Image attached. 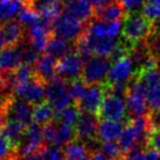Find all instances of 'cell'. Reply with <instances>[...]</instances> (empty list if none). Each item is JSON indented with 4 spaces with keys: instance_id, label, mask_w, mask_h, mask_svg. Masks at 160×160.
<instances>
[{
    "instance_id": "obj_1",
    "label": "cell",
    "mask_w": 160,
    "mask_h": 160,
    "mask_svg": "<svg viewBox=\"0 0 160 160\" xmlns=\"http://www.w3.org/2000/svg\"><path fill=\"white\" fill-rule=\"evenodd\" d=\"M152 128L148 117L134 118L124 127L120 137V146L124 156L136 150H141V147L148 146V138Z\"/></svg>"
},
{
    "instance_id": "obj_2",
    "label": "cell",
    "mask_w": 160,
    "mask_h": 160,
    "mask_svg": "<svg viewBox=\"0 0 160 160\" xmlns=\"http://www.w3.org/2000/svg\"><path fill=\"white\" fill-rule=\"evenodd\" d=\"M154 32V24L143 14L135 11L126 14L122 26L121 38L130 46L145 42Z\"/></svg>"
},
{
    "instance_id": "obj_3",
    "label": "cell",
    "mask_w": 160,
    "mask_h": 160,
    "mask_svg": "<svg viewBox=\"0 0 160 160\" xmlns=\"http://www.w3.org/2000/svg\"><path fill=\"white\" fill-rule=\"evenodd\" d=\"M125 101L127 111L132 119L147 117V111L149 109L147 101V86L136 76L128 84Z\"/></svg>"
},
{
    "instance_id": "obj_4",
    "label": "cell",
    "mask_w": 160,
    "mask_h": 160,
    "mask_svg": "<svg viewBox=\"0 0 160 160\" xmlns=\"http://www.w3.org/2000/svg\"><path fill=\"white\" fill-rule=\"evenodd\" d=\"M45 98L56 112L66 109L70 106V101L73 100L69 94V83L56 76L46 84Z\"/></svg>"
},
{
    "instance_id": "obj_5",
    "label": "cell",
    "mask_w": 160,
    "mask_h": 160,
    "mask_svg": "<svg viewBox=\"0 0 160 160\" xmlns=\"http://www.w3.org/2000/svg\"><path fill=\"white\" fill-rule=\"evenodd\" d=\"M136 76V70L134 63L128 55L119 58L111 62L109 74L107 78V84L109 85H128Z\"/></svg>"
},
{
    "instance_id": "obj_6",
    "label": "cell",
    "mask_w": 160,
    "mask_h": 160,
    "mask_svg": "<svg viewBox=\"0 0 160 160\" xmlns=\"http://www.w3.org/2000/svg\"><path fill=\"white\" fill-rule=\"evenodd\" d=\"M111 61L108 58L92 57L88 59L85 63L82 71V81L86 84L98 85L104 84L107 82Z\"/></svg>"
},
{
    "instance_id": "obj_7",
    "label": "cell",
    "mask_w": 160,
    "mask_h": 160,
    "mask_svg": "<svg viewBox=\"0 0 160 160\" xmlns=\"http://www.w3.org/2000/svg\"><path fill=\"white\" fill-rule=\"evenodd\" d=\"M86 26V24L62 13L53 22V35L68 42H76L85 32Z\"/></svg>"
},
{
    "instance_id": "obj_8",
    "label": "cell",
    "mask_w": 160,
    "mask_h": 160,
    "mask_svg": "<svg viewBox=\"0 0 160 160\" xmlns=\"http://www.w3.org/2000/svg\"><path fill=\"white\" fill-rule=\"evenodd\" d=\"M25 38L36 52L45 51L49 39L53 37V23L42 19L28 28Z\"/></svg>"
},
{
    "instance_id": "obj_9",
    "label": "cell",
    "mask_w": 160,
    "mask_h": 160,
    "mask_svg": "<svg viewBox=\"0 0 160 160\" xmlns=\"http://www.w3.org/2000/svg\"><path fill=\"white\" fill-rule=\"evenodd\" d=\"M126 112H127V107H126L125 97L115 95L107 91L103 102L99 110L98 117L104 120L121 122L126 117Z\"/></svg>"
},
{
    "instance_id": "obj_10",
    "label": "cell",
    "mask_w": 160,
    "mask_h": 160,
    "mask_svg": "<svg viewBox=\"0 0 160 160\" xmlns=\"http://www.w3.org/2000/svg\"><path fill=\"white\" fill-rule=\"evenodd\" d=\"M45 89H46V83L34 75L26 83L15 87L12 93H14L13 95H15L21 100L30 105L36 106L43 102V99L45 98Z\"/></svg>"
},
{
    "instance_id": "obj_11",
    "label": "cell",
    "mask_w": 160,
    "mask_h": 160,
    "mask_svg": "<svg viewBox=\"0 0 160 160\" xmlns=\"http://www.w3.org/2000/svg\"><path fill=\"white\" fill-rule=\"evenodd\" d=\"M105 93H107L105 83L98 85H88L87 92L82 99L77 103V107L81 112H88L98 116Z\"/></svg>"
},
{
    "instance_id": "obj_12",
    "label": "cell",
    "mask_w": 160,
    "mask_h": 160,
    "mask_svg": "<svg viewBox=\"0 0 160 160\" xmlns=\"http://www.w3.org/2000/svg\"><path fill=\"white\" fill-rule=\"evenodd\" d=\"M85 60L76 51L66 56L63 59L58 60L57 63V75L58 78L65 81H75L82 74Z\"/></svg>"
},
{
    "instance_id": "obj_13",
    "label": "cell",
    "mask_w": 160,
    "mask_h": 160,
    "mask_svg": "<svg viewBox=\"0 0 160 160\" xmlns=\"http://www.w3.org/2000/svg\"><path fill=\"white\" fill-rule=\"evenodd\" d=\"M32 105L13 97L4 111V118L28 128L32 124Z\"/></svg>"
},
{
    "instance_id": "obj_14",
    "label": "cell",
    "mask_w": 160,
    "mask_h": 160,
    "mask_svg": "<svg viewBox=\"0 0 160 160\" xmlns=\"http://www.w3.org/2000/svg\"><path fill=\"white\" fill-rule=\"evenodd\" d=\"M44 139H43L42 128L39 124L32 123L30 127L26 128L25 134H24L23 141L20 146V154L23 156H29V155L35 154L44 150Z\"/></svg>"
},
{
    "instance_id": "obj_15",
    "label": "cell",
    "mask_w": 160,
    "mask_h": 160,
    "mask_svg": "<svg viewBox=\"0 0 160 160\" xmlns=\"http://www.w3.org/2000/svg\"><path fill=\"white\" fill-rule=\"evenodd\" d=\"M63 13L87 25L93 20L94 9L89 0H75L65 3Z\"/></svg>"
},
{
    "instance_id": "obj_16",
    "label": "cell",
    "mask_w": 160,
    "mask_h": 160,
    "mask_svg": "<svg viewBox=\"0 0 160 160\" xmlns=\"http://www.w3.org/2000/svg\"><path fill=\"white\" fill-rule=\"evenodd\" d=\"M98 125L99 121L97 114L81 112L79 120L75 125L76 138L79 142H91L97 137Z\"/></svg>"
},
{
    "instance_id": "obj_17",
    "label": "cell",
    "mask_w": 160,
    "mask_h": 160,
    "mask_svg": "<svg viewBox=\"0 0 160 160\" xmlns=\"http://www.w3.org/2000/svg\"><path fill=\"white\" fill-rule=\"evenodd\" d=\"M23 64L21 44L18 46H8L0 52V74L11 73Z\"/></svg>"
},
{
    "instance_id": "obj_18",
    "label": "cell",
    "mask_w": 160,
    "mask_h": 160,
    "mask_svg": "<svg viewBox=\"0 0 160 160\" xmlns=\"http://www.w3.org/2000/svg\"><path fill=\"white\" fill-rule=\"evenodd\" d=\"M122 31L121 22H101L98 20H92L90 23L86 26L85 33L90 36L101 38H111V39H116L120 35Z\"/></svg>"
},
{
    "instance_id": "obj_19",
    "label": "cell",
    "mask_w": 160,
    "mask_h": 160,
    "mask_svg": "<svg viewBox=\"0 0 160 160\" xmlns=\"http://www.w3.org/2000/svg\"><path fill=\"white\" fill-rule=\"evenodd\" d=\"M126 14H127V12L124 9L120 0H113L107 6L102 7L98 10H94L93 19L101 22H107V23L121 22L124 21Z\"/></svg>"
},
{
    "instance_id": "obj_20",
    "label": "cell",
    "mask_w": 160,
    "mask_h": 160,
    "mask_svg": "<svg viewBox=\"0 0 160 160\" xmlns=\"http://www.w3.org/2000/svg\"><path fill=\"white\" fill-rule=\"evenodd\" d=\"M31 8L41 15V18L53 23L60 15L64 9L63 0H34Z\"/></svg>"
},
{
    "instance_id": "obj_21",
    "label": "cell",
    "mask_w": 160,
    "mask_h": 160,
    "mask_svg": "<svg viewBox=\"0 0 160 160\" xmlns=\"http://www.w3.org/2000/svg\"><path fill=\"white\" fill-rule=\"evenodd\" d=\"M58 60L47 53H43L39 57L34 64V73L40 80L47 84L57 76Z\"/></svg>"
},
{
    "instance_id": "obj_22",
    "label": "cell",
    "mask_w": 160,
    "mask_h": 160,
    "mask_svg": "<svg viewBox=\"0 0 160 160\" xmlns=\"http://www.w3.org/2000/svg\"><path fill=\"white\" fill-rule=\"evenodd\" d=\"M123 128L124 127L120 121L102 119L99 122L97 137L102 143H111V142H114L115 139H119Z\"/></svg>"
},
{
    "instance_id": "obj_23",
    "label": "cell",
    "mask_w": 160,
    "mask_h": 160,
    "mask_svg": "<svg viewBox=\"0 0 160 160\" xmlns=\"http://www.w3.org/2000/svg\"><path fill=\"white\" fill-rule=\"evenodd\" d=\"M26 7L25 0H0V25L13 21Z\"/></svg>"
},
{
    "instance_id": "obj_24",
    "label": "cell",
    "mask_w": 160,
    "mask_h": 160,
    "mask_svg": "<svg viewBox=\"0 0 160 160\" xmlns=\"http://www.w3.org/2000/svg\"><path fill=\"white\" fill-rule=\"evenodd\" d=\"M25 131L26 128L23 127L22 124H20V123L14 122L12 120H6L4 121L3 128L1 130V133L20 152V146H21L22 141H23Z\"/></svg>"
},
{
    "instance_id": "obj_25",
    "label": "cell",
    "mask_w": 160,
    "mask_h": 160,
    "mask_svg": "<svg viewBox=\"0 0 160 160\" xmlns=\"http://www.w3.org/2000/svg\"><path fill=\"white\" fill-rule=\"evenodd\" d=\"M73 48H75V45L73 46L71 42H68L66 40L53 36L49 39L48 44H47L46 49H45V53L52 56L55 59L60 60L64 57H66V56L70 55L73 52L71 51Z\"/></svg>"
},
{
    "instance_id": "obj_26",
    "label": "cell",
    "mask_w": 160,
    "mask_h": 160,
    "mask_svg": "<svg viewBox=\"0 0 160 160\" xmlns=\"http://www.w3.org/2000/svg\"><path fill=\"white\" fill-rule=\"evenodd\" d=\"M55 118V110L47 101H43L33 107L32 121L39 125H45L51 123Z\"/></svg>"
},
{
    "instance_id": "obj_27",
    "label": "cell",
    "mask_w": 160,
    "mask_h": 160,
    "mask_svg": "<svg viewBox=\"0 0 160 160\" xmlns=\"http://www.w3.org/2000/svg\"><path fill=\"white\" fill-rule=\"evenodd\" d=\"M66 160H90L91 152L85 143L74 141L66 146L64 150Z\"/></svg>"
},
{
    "instance_id": "obj_28",
    "label": "cell",
    "mask_w": 160,
    "mask_h": 160,
    "mask_svg": "<svg viewBox=\"0 0 160 160\" xmlns=\"http://www.w3.org/2000/svg\"><path fill=\"white\" fill-rule=\"evenodd\" d=\"M80 114H81L80 109L76 105V106H69L66 109L57 112L55 118L58 124L75 128V125L77 124L78 120H79Z\"/></svg>"
},
{
    "instance_id": "obj_29",
    "label": "cell",
    "mask_w": 160,
    "mask_h": 160,
    "mask_svg": "<svg viewBox=\"0 0 160 160\" xmlns=\"http://www.w3.org/2000/svg\"><path fill=\"white\" fill-rule=\"evenodd\" d=\"M19 149L14 147L2 133H0V160L19 159Z\"/></svg>"
},
{
    "instance_id": "obj_30",
    "label": "cell",
    "mask_w": 160,
    "mask_h": 160,
    "mask_svg": "<svg viewBox=\"0 0 160 160\" xmlns=\"http://www.w3.org/2000/svg\"><path fill=\"white\" fill-rule=\"evenodd\" d=\"M57 130V137H56V143L55 146L60 145H68L74 139L76 138V133L75 128L73 127H67V125H60L58 124Z\"/></svg>"
},
{
    "instance_id": "obj_31",
    "label": "cell",
    "mask_w": 160,
    "mask_h": 160,
    "mask_svg": "<svg viewBox=\"0 0 160 160\" xmlns=\"http://www.w3.org/2000/svg\"><path fill=\"white\" fill-rule=\"evenodd\" d=\"M143 14L152 23L160 20V0H146L143 6Z\"/></svg>"
},
{
    "instance_id": "obj_32",
    "label": "cell",
    "mask_w": 160,
    "mask_h": 160,
    "mask_svg": "<svg viewBox=\"0 0 160 160\" xmlns=\"http://www.w3.org/2000/svg\"><path fill=\"white\" fill-rule=\"evenodd\" d=\"M87 84L83 82L81 78H78V80L71 81L69 82V94H70V97L73 100H75L76 102H79V101L82 99V97L85 96L86 92H87Z\"/></svg>"
},
{
    "instance_id": "obj_33",
    "label": "cell",
    "mask_w": 160,
    "mask_h": 160,
    "mask_svg": "<svg viewBox=\"0 0 160 160\" xmlns=\"http://www.w3.org/2000/svg\"><path fill=\"white\" fill-rule=\"evenodd\" d=\"M101 150L105 155V157L110 160H123V158L125 157L123 152H122L119 144H116L115 142L103 143Z\"/></svg>"
},
{
    "instance_id": "obj_34",
    "label": "cell",
    "mask_w": 160,
    "mask_h": 160,
    "mask_svg": "<svg viewBox=\"0 0 160 160\" xmlns=\"http://www.w3.org/2000/svg\"><path fill=\"white\" fill-rule=\"evenodd\" d=\"M40 20H41V15L36 11L33 10L31 7H26L25 9H23V11L18 17V21L23 26H28V28L33 25V24L37 23Z\"/></svg>"
},
{
    "instance_id": "obj_35",
    "label": "cell",
    "mask_w": 160,
    "mask_h": 160,
    "mask_svg": "<svg viewBox=\"0 0 160 160\" xmlns=\"http://www.w3.org/2000/svg\"><path fill=\"white\" fill-rule=\"evenodd\" d=\"M123 160H160V152L154 149L136 150L126 155Z\"/></svg>"
},
{
    "instance_id": "obj_36",
    "label": "cell",
    "mask_w": 160,
    "mask_h": 160,
    "mask_svg": "<svg viewBox=\"0 0 160 160\" xmlns=\"http://www.w3.org/2000/svg\"><path fill=\"white\" fill-rule=\"evenodd\" d=\"M147 101L152 111L160 109V83L147 87Z\"/></svg>"
},
{
    "instance_id": "obj_37",
    "label": "cell",
    "mask_w": 160,
    "mask_h": 160,
    "mask_svg": "<svg viewBox=\"0 0 160 160\" xmlns=\"http://www.w3.org/2000/svg\"><path fill=\"white\" fill-rule=\"evenodd\" d=\"M12 98L13 94H11V92L8 89L3 78L0 74V114L4 116V111H6L7 107Z\"/></svg>"
},
{
    "instance_id": "obj_38",
    "label": "cell",
    "mask_w": 160,
    "mask_h": 160,
    "mask_svg": "<svg viewBox=\"0 0 160 160\" xmlns=\"http://www.w3.org/2000/svg\"><path fill=\"white\" fill-rule=\"evenodd\" d=\"M57 130L58 127L54 122L47 123V124L43 125L42 134L45 144H48L51 146H55L56 137H57Z\"/></svg>"
},
{
    "instance_id": "obj_39",
    "label": "cell",
    "mask_w": 160,
    "mask_h": 160,
    "mask_svg": "<svg viewBox=\"0 0 160 160\" xmlns=\"http://www.w3.org/2000/svg\"><path fill=\"white\" fill-rule=\"evenodd\" d=\"M145 42L149 48L150 52L160 60V33L154 31Z\"/></svg>"
},
{
    "instance_id": "obj_40",
    "label": "cell",
    "mask_w": 160,
    "mask_h": 160,
    "mask_svg": "<svg viewBox=\"0 0 160 160\" xmlns=\"http://www.w3.org/2000/svg\"><path fill=\"white\" fill-rule=\"evenodd\" d=\"M44 160H66L64 152L59 146H49L43 150Z\"/></svg>"
},
{
    "instance_id": "obj_41",
    "label": "cell",
    "mask_w": 160,
    "mask_h": 160,
    "mask_svg": "<svg viewBox=\"0 0 160 160\" xmlns=\"http://www.w3.org/2000/svg\"><path fill=\"white\" fill-rule=\"evenodd\" d=\"M148 146L160 152V128H152L148 138Z\"/></svg>"
},
{
    "instance_id": "obj_42",
    "label": "cell",
    "mask_w": 160,
    "mask_h": 160,
    "mask_svg": "<svg viewBox=\"0 0 160 160\" xmlns=\"http://www.w3.org/2000/svg\"><path fill=\"white\" fill-rule=\"evenodd\" d=\"M120 1L123 4L126 12L130 13V12H135L137 9L141 8V6H144L146 0H120Z\"/></svg>"
},
{
    "instance_id": "obj_43",
    "label": "cell",
    "mask_w": 160,
    "mask_h": 160,
    "mask_svg": "<svg viewBox=\"0 0 160 160\" xmlns=\"http://www.w3.org/2000/svg\"><path fill=\"white\" fill-rule=\"evenodd\" d=\"M152 128H160V109L155 110L148 116Z\"/></svg>"
},
{
    "instance_id": "obj_44",
    "label": "cell",
    "mask_w": 160,
    "mask_h": 160,
    "mask_svg": "<svg viewBox=\"0 0 160 160\" xmlns=\"http://www.w3.org/2000/svg\"><path fill=\"white\" fill-rule=\"evenodd\" d=\"M111 1H113V0H89V2L91 3V6L93 7L94 10H98V9L107 6V4L110 3Z\"/></svg>"
},
{
    "instance_id": "obj_45",
    "label": "cell",
    "mask_w": 160,
    "mask_h": 160,
    "mask_svg": "<svg viewBox=\"0 0 160 160\" xmlns=\"http://www.w3.org/2000/svg\"><path fill=\"white\" fill-rule=\"evenodd\" d=\"M90 160H108V158L105 157V155L102 152V150L96 149L91 152V157Z\"/></svg>"
},
{
    "instance_id": "obj_46",
    "label": "cell",
    "mask_w": 160,
    "mask_h": 160,
    "mask_svg": "<svg viewBox=\"0 0 160 160\" xmlns=\"http://www.w3.org/2000/svg\"><path fill=\"white\" fill-rule=\"evenodd\" d=\"M24 160H44V156H43V150L39 152H35V154L29 155L26 156Z\"/></svg>"
},
{
    "instance_id": "obj_47",
    "label": "cell",
    "mask_w": 160,
    "mask_h": 160,
    "mask_svg": "<svg viewBox=\"0 0 160 160\" xmlns=\"http://www.w3.org/2000/svg\"><path fill=\"white\" fill-rule=\"evenodd\" d=\"M7 47H8V44H7V40L3 36V33H2V31H1V28H0V52H1L4 48H7Z\"/></svg>"
},
{
    "instance_id": "obj_48",
    "label": "cell",
    "mask_w": 160,
    "mask_h": 160,
    "mask_svg": "<svg viewBox=\"0 0 160 160\" xmlns=\"http://www.w3.org/2000/svg\"><path fill=\"white\" fill-rule=\"evenodd\" d=\"M4 121H6V118H4V116H3V114H0V131H1L2 128H3Z\"/></svg>"
},
{
    "instance_id": "obj_49",
    "label": "cell",
    "mask_w": 160,
    "mask_h": 160,
    "mask_svg": "<svg viewBox=\"0 0 160 160\" xmlns=\"http://www.w3.org/2000/svg\"><path fill=\"white\" fill-rule=\"evenodd\" d=\"M25 1H26V3H28L29 6H31V4H32V2L34 1V0H25Z\"/></svg>"
},
{
    "instance_id": "obj_50",
    "label": "cell",
    "mask_w": 160,
    "mask_h": 160,
    "mask_svg": "<svg viewBox=\"0 0 160 160\" xmlns=\"http://www.w3.org/2000/svg\"><path fill=\"white\" fill-rule=\"evenodd\" d=\"M66 2H70V1H75V0H65Z\"/></svg>"
},
{
    "instance_id": "obj_51",
    "label": "cell",
    "mask_w": 160,
    "mask_h": 160,
    "mask_svg": "<svg viewBox=\"0 0 160 160\" xmlns=\"http://www.w3.org/2000/svg\"><path fill=\"white\" fill-rule=\"evenodd\" d=\"M14 160H20V158L19 159H14Z\"/></svg>"
},
{
    "instance_id": "obj_52",
    "label": "cell",
    "mask_w": 160,
    "mask_h": 160,
    "mask_svg": "<svg viewBox=\"0 0 160 160\" xmlns=\"http://www.w3.org/2000/svg\"><path fill=\"white\" fill-rule=\"evenodd\" d=\"M159 67H160V61H159Z\"/></svg>"
}]
</instances>
